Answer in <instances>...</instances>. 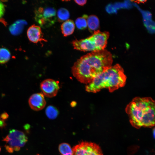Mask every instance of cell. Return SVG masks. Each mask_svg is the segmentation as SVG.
<instances>
[{
	"label": "cell",
	"mask_w": 155,
	"mask_h": 155,
	"mask_svg": "<svg viewBox=\"0 0 155 155\" xmlns=\"http://www.w3.org/2000/svg\"><path fill=\"white\" fill-rule=\"evenodd\" d=\"M70 14L69 11L64 8L59 9L57 13V18L58 21L60 22L65 21L69 18Z\"/></svg>",
	"instance_id": "cell-15"
},
{
	"label": "cell",
	"mask_w": 155,
	"mask_h": 155,
	"mask_svg": "<svg viewBox=\"0 0 155 155\" xmlns=\"http://www.w3.org/2000/svg\"><path fill=\"white\" fill-rule=\"evenodd\" d=\"M5 12V7L3 3L0 1V19L3 16Z\"/></svg>",
	"instance_id": "cell-20"
},
{
	"label": "cell",
	"mask_w": 155,
	"mask_h": 155,
	"mask_svg": "<svg viewBox=\"0 0 155 155\" xmlns=\"http://www.w3.org/2000/svg\"><path fill=\"white\" fill-rule=\"evenodd\" d=\"M87 25L89 30L94 32L97 30L99 26V20L94 15H91L88 17L87 19Z\"/></svg>",
	"instance_id": "cell-13"
},
{
	"label": "cell",
	"mask_w": 155,
	"mask_h": 155,
	"mask_svg": "<svg viewBox=\"0 0 155 155\" xmlns=\"http://www.w3.org/2000/svg\"><path fill=\"white\" fill-rule=\"evenodd\" d=\"M146 1L145 0H138L137 1H135V2H136L137 3H142L145 2Z\"/></svg>",
	"instance_id": "cell-22"
},
{
	"label": "cell",
	"mask_w": 155,
	"mask_h": 155,
	"mask_svg": "<svg viewBox=\"0 0 155 155\" xmlns=\"http://www.w3.org/2000/svg\"><path fill=\"white\" fill-rule=\"evenodd\" d=\"M88 17L87 15H84L82 17L78 18L76 20L75 24L78 28L80 30H83L86 28Z\"/></svg>",
	"instance_id": "cell-19"
},
{
	"label": "cell",
	"mask_w": 155,
	"mask_h": 155,
	"mask_svg": "<svg viewBox=\"0 0 155 155\" xmlns=\"http://www.w3.org/2000/svg\"><path fill=\"white\" fill-rule=\"evenodd\" d=\"M72 44L74 48L78 50L84 52L97 51L91 36L85 39L74 40L72 41Z\"/></svg>",
	"instance_id": "cell-8"
},
{
	"label": "cell",
	"mask_w": 155,
	"mask_h": 155,
	"mask_svg": "<svg viewBox=\"0 0 155 155\" xmlns=\"http://www.w3.org/2000/svg\"><path fill=\"white\" fill-rule=\"evenodd\" d=\"M109 36V33L106 31L102 32L97 30L94 32L91 36L94 42L96 51L104 49Z\"/></svg>",
	"instance_id": "cell-9"
},
{
	"label": "cell",
	"mask_w": 155,
	"mask_h": 155,
	"mask_svg": "<svg viewBox=\"0 0 155 155\" xmlns=\"http://www.w3.org/2000/svg\"><path fill=\"white\" fill-rule=\"evenodd\" d=\"M27 34L29 40L33 43H37L42 41H47L43 38L41 28L39 26L32 25L28 29Z\"/></svg>",
	"instance_id": "cell-11"
},
{
	"label": "cell",
	"mask_w": 155,
	"mask_h": 155,
	"mask_svg": "<svg viewBox=\"0 0 155 155\" xmlns=\"http://www.w3.org/2000/svg\"><path fill=\"white\" fill-rule=\"evenodd\" d=\"M45 113L48 118L50 119H53L57 117L59 112L55 107L52 105H49L46 109Z\"/></svg>",
	"instance_id": "cell-17"
},
{
	"label": "cell",
	"mask_w": 155,
	"mask_h": 155,
	"mask_svg": "<svg viewBox=\"0 0 155 155\" xmlns=\"http://www.w3.org/2000/svg\"><path fill=\"white\" fill-rule=\"evenodd\" d=\"M11 53L7 49L0 48V63L4 64L7 62L11 57Z\"/></svg>",
	"instance_id": "cell-16"
},
{
	"label": "cell",
	"mask_w": 155,
	"mask_h": 155,
	"mask_svg": "<svg viewBox=\"0 0 155 155\" xmlns=\"http://www.w3.org/2000/svg\"><path fill=\"white\" fill-rule=\"evenodd\" d=\"M1 147H0V152L1 151Z\"/></svg>",
	"instance_id": "cell-23"
},
{
	"label": "cell",
	"mask_w": 155,
	"mask_h": 155,
	"mask_svg": "<svg viewBox=\"0 0 155 155\" xmlns=\"http://www.w3.org/2000/svg\"><path fill=\"white\" fill-rule=\"evenodd\" d=\"M37 155H39V154H37Z\"/></svg>",
	"instance_id": "cell-24"
},
{
	"label": "cell",
	"mask_w": 155,
	"mask_h": 155,
	"mask_svg": "<svg viewBox=\"0 0 155 155\" xmlns=\"http://www.w3.org/2000/svg\"><path fill=\"white\" fill-rule=\"evenodd\" d=\"M113 62L111 54L106 50L92 52L74 63L71 68L72 73L80 83L88 84L111 66Z\"/></svg>",
	"instance_id": "cell-1"
},
{
	"label": "cell",
	"mask_w": 155,
	"mask_h": 155,
	"mask_svg": "<svg viewBox=\"0 0 155 155\" xmlns=\"http://www.w3.org/2000/svg\"><path fill=\"white\" fill-rule=\"evenodd\" d=\"M40 88L44 96L48 98H52L56 96L59 86L55 80L47 79L41 83Z\"/></svg>",
	"instance_id": "cell-7"
},
{
	"label": "cell",
	"mask_w": 155,
	"mask_h": 155,
	"mask_svg": "<svg viewBox=\"0 0 155 155\" xmlns=\"http://www.w3.org/2000/svg\"><path fill=\"white\" fill-rule=\"evenodd\" d=\"M59 150L61 155H72V150L69 144L63 143L60 144Z\"/></svg>",
	"instance_id": "cell-18"
},
{
	"label": "cell",
	"mask_w": 155,
	"mask_h": 155,
	"mask_svg": "<svg viewBox=\"0 0 155 155\" xmlns=\"http://www.w3.org/2000/svg\"><path fill=\"white\" fill-rule=\"evenodd\" d=\"M3 141L5 143V147L6 150L9 153H12L14 151H19L24 147L28 141V138L23 132L12 129L9 131Z\"/></svg>",
	"instance_id": "cell-4"
},
{
	"label": "cell",
	"mask_w": 155,
	"mask_h": 155,
	"mask_svg": "<svg viewBox=\"0 0 155 155\" xmlns=\"http://www.w3.org/2000/svg\"><path fill=\"white\" fill-rule=\"evenodd\" d=\"M26 23L25 21L22 20L16 21L10 26L9 28L10 32L13 35L19 34L22 32Z\"/></svg>",
	"instance_id": "cell-14"
},
{
	"label": "cell",
	"mask_w": 155,
	"mask_h": 155,
	"mask_svg": "<svg viewBox=\"0 0 155 155\" xmlns=\"http://www.w3.org/2000/svg\"><path fill=\"white\" fill-rule=\"evenodd\" d=\"M75 28L74 22L71 20H68L64 22L61 26L62 33L64 36H67L73 33Z\"/></svg>",
	"instance_id": "cell-12"
},
{
	"label": "cell",
	"mask_w": 155,
	"mask_h": 155,
	"mask_svg": "<svg viewBox=\"0 0 155 155\" xmlns=\"http://www.w3.org/2000/svg\"><path fill=\"white\" fill-rule=\"evenodd\" d=\"M74 1L78 5L83 6L86 3L87 1L86 0H74Z\"/></svg>",
	"instance_id": "cell-21"
},
{
	"label": "cell",
	"mask_w": 155,
	"mask_h": 155,
	"mask_svg": "<svg viewBox=\"0 0 155 155\" xmlns=\"http://www.w3.org/2000/svg\"><path fill=\"white\" fill-rule=\"evenodd\" d=\"M72 155H103L102 150L97 144L82 142L74 147Z\"/></svg>",
	"instance_id": "cell-6"
},
{
	"label": "cell",
	"mask_w": 155,
	"mask_h": 155,
	"mask_svg": "<svg viewBox=\"0 0 155 155\" xmlns=\"http://www.w3.org/2000/svg\"><path fill=\"white\" fill-rule=\"evenodd\" d=\"M126 77L123 68L119 64L111 66L98 75L85 86L86 90L96 93L103 88L112 92L124 86Z\"/></svg>",
	"instance_id": "cell-3"
},
{
	"label": "cell",
	"mask_w": 155,
	"mask_h": 155,
	"mask_svg": "<svg viewBox=\"0 0 155 155\" xmlns=\"http://www.w3.org/2000/svg\"><path fill=\"white\" fill-rule=\"evenodd\" d=\"M35 19L43 28H48L55 22L57 19L54 8L51 7H40L35 11Z\"/></svg>",
	"instance_id": "cell-5"
},
{
	"label": "cell",
	"mask_w": 155,
	"mask_h": 155,
	"mask_svg": "<svg viewBox=\"0 0 155 155\" xmlns=\"http://www.w3.org/2000/svg\"><path fill=\"white\" fill-rule=\"evenodd\" d=\"M154 101L150 97H136L126 106L125 111L132 125L139 129L155 125Z\"/></svg>",
	"instance_id": "cell-2"
},
{
	"label": "cell",
	"mask_w": 155,
	"mask_h": 155,
	"mask_svg": "<svg viewBox=\"0 0 155 155\" xmlns=\"http://www.w3.org/2000/svg\"><path fill=\"white\" fill-rule=\"evenodd\" d=\"M28 102L31 108L36 111L43 109L46 104L44 96L41 93H36L32 95L29 98Z\"/></svg>",
	"instance_id": "cell-10"
}]
</instances>
